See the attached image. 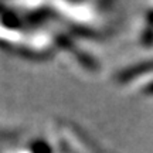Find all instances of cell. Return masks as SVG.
<instances>
[{
  "mask_svg": "<svg viewBox=\"0 0 153 153\" xmlns=\"http://www.w3.org/2000/svg\"><path fill=\"white\" fill-rule=\"evenodd\" d=\"M123 91L135 97V98L142 99H153V74L148 76H143L136 82H133L132 85L125 88Z\"/></svg>",
  "mask_w": 153,
  "mask_h": 153,
  "instance_id": "cell-4",
  "label": "cell"
},
{
  "mask_svg": "<svg viewBox=\"0 0 153 153\" xmlns=\"http://www.w3.org/2000/svg\"><path fill=\"white\" fill-rule=\"evenodd\" d=\"M150 74H153V54L126 62L122 67H119L112 74V82L116 87L125 89L133 82H136L137 79L148 76Z\"/></svg>",
  "mask_w": 153,
  "mask_h": 153,
  "instance_id": "cell-2",
  "label": "cell"
},
{
  "mask_svg": "<svg viewBox=\"0 0 153 153\" xmlns=\"http://www.w3.org/2000/svg\"><path fill=\"white\" fill-rule=\"evenodd\" d=\"M133 37L140 48L153 51V9L145 7L139 14L133 27Z\"/></svg>",
  "mask_w": 153,
  "mask_h": 153,
  "instance_id": "cell-3",
  "label": "cell"
},
{
  "mask_svg": "<svg viewBox=\"0 0 153 153\" xmlns=\"http://www.w3.org/2000/svg\"><path fill=\"white\" fill-rule=\"evenodd\" d=\"M55 40V48L57 53H62L70 65L79 72H84L88 76L98 75L101 71V61L97 55L91 53L89 48L82 45L75 37L68 36L61 31H53Z\"/></svg>",
  "mask_w": 153,
  "mask_h": 153,
  "instance_id": "cell-1",
  "label": "cell"
},
{
  "mask_svg": "<svg viewBox=\"0 0 153 153\" xmlns=\"http://www.w3.org/2000/svg\"><path fill=\"white\" fill-rule=\"evenodd\" d=\"M145 7H149V9H153V0H148V4Z\"/></svg>",
  "mask_w": 153,
  "mask_h": 153,
  "instance_id": "cell-5",
  "label": "cell"
}]
</instances>
